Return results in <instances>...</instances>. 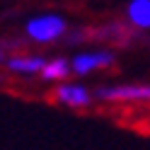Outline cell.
<instances>
[{
    "label": "cell",
    "instance_id": "7a4b0ae2",
    "mask_svg": "<svg viewBox=\"0 0 150 150\" xmlns=\"http://www.w3.org/2000/svg\"><path fill=\"white\" fill-rule=\"evenodd\" d=\"M97 97L102 102H150V85H111V87H99Z\"/></svg>",
    "mask_w": 150,
    "mask_h": 150
},
{
    "label": "cell",
    "instance_id": "6da1fadb",
    "mask_svg": "<svg viewBox=\"0 0 150 150\" xmlns=\"http://www.w3.org/2000/svg\"><path fill=\"white\" fill-rule=\"evenodd\" d=\"M65 34V20L61 15H39L27 22V36L32 41L49 44Z\"/></svg>",
    "mask_w": 150,
    "mask_h": 150
},
{
    "label": "cell",
    "instance_id": "277c9868",
    "mask_svg": "<svg viewBox=\"0 0 150 150\" xmlns=\"http://www.w3.org/2000/svg\"><path fill=\"white\" fill-rule=\"evenodd\" d=\"M53 99L61 102L65 107H73V109H82V107H90L92 95L82 87V85H73V82H63L53 90Z\"/></svg>",
    "mask_w": 150,
    "mask_h": 150
},
{
    "label": "cell",
    "instance_id": "9c48e42d",
    "mask_svg": "<svg viewBox=\"0 0 150 150\" xmlns=\"http://www.w3.org/2000/svg\"><path fill=\"white\" fill-rule=\"evenodd\" d=\"M0 82H3V75H0Z\"/></svg>",
    "mask_w": 150,
    "mask_h": 150
},
{
    "label": "cell",
    "instance_id": "5b68a950",
    "mask_svg": "<svg viewBox=\"0 0 150 150\" xmlns=\"http://www.w3.org/2000/svg\"><path fill=\"white\" fill-rule=\"evenodd\" d=\"M128 22L138 29H150V0H131L128 3Z\"/></svg>",
    "mask_w": 150,
    "mask_h": 150
},
{
    "label": "cell",
    "instance_id": "8992f818",
    "mask_svg": "<svg viewBox=\"0 0 150 150\" xmlns=\"http://www.w3.org/2000/svg\"><path fill=\"white\" fill-rule=\"evenodd\" d=\"M44 65H46V61L41 56H12V58L7 61V68L12 73H24V75L41 73Z\"/></svg>",
    "mask_w": 150,
    "mask_h": 150
},
{
    "label": "cell",
    "instance_id": "ba28073f",
    "mask_svg": "<svg viewBox=\"0 0 150 150\" xmlns=\"http://www.w3.org/2000/svg\"><path fill=\"white\" fill-rule=\"evenodd\" d=\"M3 56H5V53H3V51H0V61H3Z\"/></svg>",
    "mask_w": 150,
    "mask_h": 150
},
{
    "label": "cell",
    "instance_id": "52a82bcc",
    "mask_svg": "<svg viewBox=\"0 0 150 150\" xmlns=\"http://www.w3.org/2000/svg\"><path fill=\"white\" fill-rule=\"evenodd\" d=\"M70 73V63L63 61V58H53V61H46L44 70H41V78L44 80H65Z\"/></svg>",
    "mask_w": 150,
    "mask_h": 150
},
{
    "label": "cell",
    "instance_id": "3957f363",
    "mask_svg": "<svg viewBox=\"0 0 150 150\" xmlns=\"http://www.w3.org/2000/svg\"><path fill=\"white\" fill-rule=\"evenodd\" d=\"M114 63V53L111 51H90V53H78L70 61V70L75 75H87L97 68H109Z\"/></svg>",
    "mask_w": 150,
    "mask_h": 150
}]
</instances>
